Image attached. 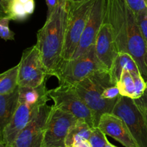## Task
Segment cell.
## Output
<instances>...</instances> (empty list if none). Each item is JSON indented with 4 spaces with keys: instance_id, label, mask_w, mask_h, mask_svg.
<instances>
[{
    "instance_id": "obj_1",
    "label": "cell",
    "mask_w": 147,
    "mask_h": 147,
    "mask_svg": "<svg viewBox=\"0 0 147 147\" xmlns=\"http://www.w3.org/2000/svg\"><path fill=\"white\" fill-rule=\"evenodd\" d=\"M104 22L111 25L118 51L131 56L146 82L147 43L141 33L135 13L125 0H106Z\"/></svg>"
},
{
    "instance_id": "obj_2",
    "label": "cell",
    "mask_w": 147,
    "mask_h": 147,
    "mask_svg": "<svg viewBox=\"0 0 147 147\" xmlns=\"http://www.w3.org/2000/svg\"><path fill=\"white\" fill-rule=\"evenodd\" d=\"M67 1L68 0H60L55 10L47 17L43 27L37 32L36 45L47 76H53L62 61L67 24Z\"/></svg>"
},
{
    "instance_id": "obj_3",
    "label": "cell",
    "mask_w": 147,
    "mask_h": 147,
    "mask_svg": "<svg viewBox=\"0 0 147 147\" xmlns=\"http://www.w3.org/2000/svg\"><path fill=\"white\" fill-rule=\"evenodd\" d=\"M116 84L112 80L109 71L100 69L74 85L79 96L93 114L95 127L98 126L103 114L113 112L118 100L105 99L101 95L105 89Z\"/></svg>"
},
{
    "instance_id": "obj_4",
    "label": "cell",
    "mask_w": 147,
    "mask_h": 147,
    "mask_svg": "<svg viewBox=\"0 0 147 147\" xmlns=\"http://www.w3.org/2000/svg\"><path fill=\"white\" fill-rule=\"evenodd\" d=\"M96 0L67 1V17L62 60H70L78 46Z\"/></svg>"
},
{
    "instance_id": "obj_5",
    "label": "cell",
    "mask_w": 147,
    "mask_h": 147,
    "mask_svg": "<svg viewBox=\"0 0 147 147\" xmlns=\"http://www.w3.org/2000/svg\"><path fill=\"white\" fill-rule=\"evenodd\" d=\"M104 69H106L99 61L93 46L88 52L79 57L62 60L53 76L57 78L60 84L75 85L88 78L94 72Z\"/></svg>"
},
{
    "instance_id": "obj_6",
    "label": "cell",
    "mask_w": 147,
    "mask_h": 147,
    "mask_svg": "<svg viewBox=\"0 0 147 147\" xmlns=\"http://www.w3.org/2000/svg\"><path fill=\"white\" fill-rule=\"evenodd\" d=\"M50 98L54 102V106L74 115L94 128L93 114L78 94L74 85L62 84L48 90Z\"/></svg>"
},
{
    "instance_id": "obj_7",
    "label": "cell",
    "mask_w": 147,
    "mask_h": 147,
    "mask_svg": "<svg viewBox=\"0 0 147 147\" xmlns=\"http://www.w3.org/2000/svg\"><path fill=\"white\" fill-rule=\"evenodd\" d=\"M112 113L123 120L139 147H147V122L134 99L120 96Z\"/></svg>"
},
{
    "instance_id": "obj_8",
    "label": "cell",
    "mask_w": 147,
    "mask_h": 147,
    "mask_svg": "<svg viewBox=\"0 0 147 147\" xmlns=\"http://www.w3.org/2000/svg\"><path fill=\"white\" fill-rule=\"evenodd\" d=\"M18 64L19 86L37 87L45 82L47 72L36 44L23 51Z\"/></svg>"
},
{
    "instance_id": "obj_9",
    "label": "cell",
    "mask_w": 147,
    "mask_h": 147,
    "mask_svg": "<svg viewBox=\"0 0 147 147\" xmlns=\"http://www.w3.org/2000/svg\"><path fill=\"white\" fill-rule=\"evenodd\" d=\"M77 118L52 105L44 131L42 147H66L65 140L70 127Z\"/></svg>"
},
{
    "instance_id": "obj_10",
    "label": "cell",
    "mask_w": 147,
    "mask_h": 147,
    "mask_svg": "<svg viewBox=\"0 0 147 147\" xmlns=\"http://www.w3.org/2000/svg\"><path fill=\"white\" fill-rule=\"evenodd\" d=\"M52 110L47 103L41 105L35 116L20 132L12 147H42L45 128Z\"/></svg>"
},
{
    "instance_id": "obj_11",
    "label": "cell",
    "mask_w": 147,
    "mask_h": 147,
    "mask_svg": "<svg viewBox=\"0 0 147 147\" xmlns=\"http://www.w3.org/2000/svg\"><path fill=\"white\" fill-rule=\"evenodd\" d=\"M105 9L106 0H96L78 46L71 59L85 54L95 46L96 37L104 22Z\"/></svg>"
},
{
    "instance_id": "obj_12",
    "label": "cell",
    "mask_w": 147,
    "mask_h": 147,
    "mask_svg": "<svg viewBox=\"0 0 147 147\" xmlns=\"http://www.w3.org/2000/svg\"><path fill=\"white\" fill-rule=\"evenodd\" d=\"M40 106L41 105L30 106L18 102L12 118L3 131L1 141L6 146L12 147L17 137L35 116Z\"/></svg>"
},
{
    "instance_id": "obj_13",
    "label": "cell",
    "mask_w": 147,
    "mask_h": 147,
    "mask_svg": "<svg viewBox=\"0 0 147 147\" xmlns=\"http://www.w3.org/2000/svg\"><path fill=\"white\" fill-rule=\"evenodd\" d=\"M95 52L99 61L108 70H110L119 51L111 25L103 22L98 32L94 46Z\"/></svg>"
},
{
    "instance_id": "obj_14",
    "label": "cell",
    "mask_w": 147,
    "mask_h": 147,
    "mask_svg": "<svg viewBox=\"0 0 147 147\" xmlns=\"http://www.w3.org/2000/svg\"><path fill=\"white\" fill-rule=\"evenodd\" d=\"M97 127L125 147H139L124 121L114 114H103Z\"/></svg>"
},
{
    "instance_id": "obj_15",
    "label": "cell",
    "mask_w": 147,
    "mask_h": 147,
    "mask_svg": "<svg viewBox=\"0 0 147 147\" xmlns=\"http://www.w3.org/2000/svg\"><path fill=\"white\" fill-rule=\"evenodd\" d=\"M51 99L46 87L45 82L37 87L19 86L18 102L34 106L42 105Z\"/></svg>"
},
{
    "instance_id": "obj_16",
    "label": "cell",
    "mask_w": 147,
    "mask_h": 147,
    "mask_svg": "<svg viewBox=\"0 0 147 147\" xmlns=\"http://www.w3.org/2000/svg\"><path fill=\"white\" fill-rule=\"evenodd\" d=\"M19 86L11 93L0 95V141L4 128L12 118L18 105Z\"/></svg>"
},
{
    "instance_id": "obj_17",
    "label": "cell",
    "mask_w": 147,
    "mask_h": 147,
    "mask_svg": "<svg viewBox=\"0 0 147 147\" xmlns=\"http://www.w3.org/2000/svg\"><path fill=\"white\" fill-rule=\"evenodd\" d=\"M124 70L140 72L136 61L131 56L126 53L119 52L112 64L111 68L109 70L111 79L114 83L117 84L120 79L122 71Z\"/></svg>"
},
{
    "instance_id": "obj_18",
    "label": "cell",
    "mask_w": 147,
    "mask_h": 147,
    "mask_svg": "<svg viewBox=\"0 0 147 147\" xmlns=\"http://www.w3.org/2000/svg\"><path fill=\"white\" fill-rule=\"evenodd\" d=\"M92 129L93 128L88 123L77 119L67 133L65 140L66 147H72L75 142L80 140H89Z\"/></svg>"
},
{
    "instance_id": "obj_19",
    "label": "cell",
    "mask_w": 147,
    "mask_h": 147,
    "mask_svg": "<svg viewBox=\"0 0 147 147\" xmlns=\"http://www.w3.org/2000/svg\"><path fill=\"white\" fill-rule=\"evenodd\" d=\"M19 64L0 74V95L14 92L18 87Z\"/></svg>"
},
{
    "instance_id": "obj_20",
    "label": "cell",
    "mask_w": 147,
    "mask_h": 147,
    "mask_svg": "<svg viewBox=\"0 0 147 147\" xmlns=\"http://www.w3.org/2000/svg\"><path fill=\"white\" fill-rule=\"evenodd\" d=\"M116 84L119 89L121 96L127 97L134 99H135L136 86H135L134 79L131 72L128 70L123 71L120 79Z\"/></svg>"
},
{
    "instance_id": "obj_21",
    "label": "cell",
    "mask_w": 147,
    "mask_h": 147,
    "mask_svg": "<svg viewBox=\"0 0 147 147\" xmlns=\"http://www.w3.org/2000/svg\"><path fill=\"white\" fill-rule=\"evenodd\" d=\"M7 16L11 20L22 21L28 17V14L26 12L24 4L17 0H14L7 10Z\"/></svg>"
},
{
    "instance_id": "obj_22",
    "label": "cell",
    "mask_w": 147,
    "mask_h": 147,
    "mask_svg": "<svg viewBox=\"0 0 147 147\" xmlns=\"http://www.w3.org/2000/svg\"><path fill=\"white\" fill-rule=\"evenodd\" d=\"M88 141L92 147H104L109 140L106 138V134L101 130L98 127H94L92 129Z\"/></svg>"
},
{
    "instance_id": "obj_23",
    "label": "cell",
    "mask_w": 147,
    "mask_h": 147,
    "mask_svg": "<svg viewBox=\"0 0 147 147\" xmlns=\"http://www.w3.org/2000/svg\"><path fill=\"white\" fill-rule=\"evenodd\" d=\"M11 19L9 17H3L0 19V37L4 40H14V33L9 27Z\"/></svg>"
},
{
    "instance_id": "obj_24",
    "label": "cell",
    "mask_w": 147,
    "mask_h": 147,
    "mask_svg": "<svg viewBox=\"0 0 147 147\" xmlns=\"http://www.w3.org/2000/svg\"><path fill=\"white\" fill-rule=\"evenodd\" d=\"M140 31L147 43V9L135 14Z\"/></svg>"
},
{
    "instance_id": "obj_25",
    "label": "cell",
    "mask_w": 147,
    "mask_h": 147,
    "mask_svg": "<svg viewBox=\"0 0 147 147\" xmlns=\"http://www.w3.org/2000/svg\"><path fill=\"white\" fill-rule=\"evenodd\" d=\"M102 97L109 100H118L120 97V92L117 84L113 85L105 89L102 92Z\"/></svg>"
},
{
    "instance_id": "obj_26",
    "label": "cell",
    "mask_w": 147,
    "mask_h": 147,
    "mask_svg": "<svg viewBox=\"0 0 147 147\" xmlns=\"http://www.w3.org/2000/svg\"><path fill=\"white\" fill-rule=\"evenodd\" d=\"M125 1L135 14L147 9V0H125Z\"/></svg>"
},
{
    "instance_id": "obj_27",
    "label": "cell",
    "mask_w": 147,
    "mask_h": 147,
    "mask_svg": "<svg viewBox=\"0 0 147 147\" xmlns=\"http://www.w3.org/2000/svg\"><path fill=\"white\" fill-rule=\"evenodd\" d=\"M134 101L138 108L143 114L147 122V87L145 89L143 95L138 99H135Z\"/></svg>"
},
{
    "instance_id": "obj_28",
    "label": "cell",
    "mask_w": 147,
    "mask_h": 147,
    "mask_svg": "<svg viewBox=\"0 0 147 147\" xmlns=\"http://www.w3.org/2000/svg\"><path fill=\"white\" fill-rule=\"evenodd\" d=\"M59 1H60V0H46V4L47 6V17H48L55 10Z\"/></svg>"
},
{
    "instance_id": "obj_29",
    "label": "cell",
    "mask_w": 147,
    "mask_h": 147,
    "mask_svg": "<svg viewBox=\"0 0 147 147\" xmlns=\"http://www.w3.org/2000/svg\"><path fill=\"white\" fill-rule=\"evenodd\" d=\"M24 9H25L26 12L28 14V15H30V14H32L33 12H34V7H35V4H34V0H30L28 2L24 4Z\"/></svg>"
},
{
    "instance_id": "obj_30",
    "label": "cell",
    "mask_w": 147,
    "mask_h": 147,
    "mask_svg": "<svg viewBox=\"0 0 147 147\" xmlns=\"http://www.w3.org/2000/svg\"><path fill=\"white\" fill-rule=\"evenodd\" d=\"M72 147H92L88 140H80L73 144Z\"/></svg>"
},
{
    "instance_id": "obj_31",
    "label": "cell",
    "mask_w": 147,
    "mask_h": 147,
    "mask_svg": "<svg viewBox=\"0 0 147 147\" xmlns=\"http://www.w3.org/2000/svg\"><path fill=\"white\" fill-rule=\"evenodd\" d=\"M8 17V16H7V12H6L4 6H3L2 1L0 0V19L3 18V17Z\"/></svg>"
},
{
    "instance_id": "obj_32",
    "label": "cell",
    "mask_w": 147,
    "mask_h": 147,
    "mask_svg": "<svg viewBox=\"0 0 147 147\" xmlns=\"http://www.w3.org/2000/svg\"><path fill=\"white\" fill-rule=\"evenodd\" d=\"M1 1H2V4H3V6H4V10H5L6 12H7L9 7V5L11 4V3L14 0H1Z\"/></svg>"
},
{
    "instance_id": "obj_33",
    "label": "cell",
    "mask_w": 147,
    "mask_h": 147,
    "mask_svg": "<svg viewBox=\"0 0 147 147\" xmlns=\"http://www.w3.org/2000/svg\"><path fill=\"white\" fill-rule=\"evenodd\" d=\"M104 147H117V146H115V145H113V144H112L111 143L109 142V141H108L107 143H106V146H105Z\"/></svg>"
},
{
    "instance_id": "obj_34",
    "label": "cell",
    "mask_w": 147,
    "mask_h": 147,
    "mask_svg": "<svg viewBox=\"0 0 147 147\" xmlns=\"http://www.w3.org/2000/svg\"><path fill=\"white\" fill-rule=\"evenodd\" d=\"M17 1H20V3H22V4H26V3H27V2H28V1H30V0H17Z\"/></svg>"
},
{
    "instance_id": "obj_35",
    "label": "cell",
    "mask_w": 147,
    "mask_h": 147,
    "mask_svg": "<svg viewBox=\"0 0 147 147\" xmlns=\"http://www.w3.org/2000/svg\"><path fill=\"white\" fill-rule=\"evenodd\" d=\"M0 147H7L5 146V144L2 142V141H0Z\"/></svg>"
},
{
    "instance_id": "obj_36",
    "label": "cell",
    "mask_w": 147,
    "mask_h": 147,
    "mask_svg": "<svg viewBox=\"0 0 147 147\" xmlns=\"http://www.w3.org/2000/svg\"><path fill=\"white\" fill-rule=\"evenodd\" d=\"M146 64L147 66V49H146Z\"/></svg>"
},
{
    "instance_id": "obj_37",
    "label": "cell",
    "mask_w": 147,
    "mask_h": 147,
    "mask_svg": "<svg viewBox=\"0 0 147 147\" xmlns=\"http://www.w3.org/2000/svg\"><path fill=\"white\" fill-rule=\"evenodd\" d=\"M70 1H81V0H70Z\"/></svg>"
},
{
    "instance_id": "obj_38",
    "label": "cell",
    "mask_w": 147,
    "mask_h": 147,
    "mask_svg": "<svg viewBox=\"0 0 147 147\" xmlns=\"http://www.w3.org/2000/svg\"><path fill=\"white\" fill-rule=\"evenodd\" d=\"M146 87H147V80H146Z\"/></svg>"
}]
</instances>
